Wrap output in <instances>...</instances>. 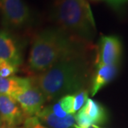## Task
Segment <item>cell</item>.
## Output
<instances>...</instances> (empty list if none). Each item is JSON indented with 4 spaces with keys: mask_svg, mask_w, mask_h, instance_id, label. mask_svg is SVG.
Segmentation results:
<instances>
[{
    "mask_svg": "<svg viewBox=\"0 0 128 128\" xmlns=\"http://www.w3.org/2000/svg\"><path fill=\"white\" fill-rule=\"evenodd\" d=\"M97 66L92 85V96H95L102 88L110 82L114 78L118 70L117 66L97 65Z\"/></svg>",
    "mask_w": 128,
    "mask_h": 128,
    "instance_id": "30bf717a",
    "label": "cell"
},
{
    "mask_svg": "<svg viewBox=\"0 0 128 128\" xmlns=\"http://www.w3.org/2000/svg\"><path fill=\"white\" fill-rule=\"evenodd\" d=\"M60 105L64 112L68 114H74L73 111V102L74 97L73 95H66L60 98L58 100Z\"/></svg>",
    "mask_w": 128,
    "mask_h": 128,
    "instance_id": "2e32d148",
    "label": "cell"
},
{
    "mask_svg": "<svg viewBox=\"0 0 128 128\" xmlns=\"http://www.w3.org/2000/svg\"><path fill=\"white\" fill-rule=\"evenodd\" d=\"M82 108L89 119L96 126L98 124L102 123L106 119V113L102 106L90 98H88Z\"/></svg>",
    "mask_w": 128,
    "mask_h": 128,
    "instance_id": "7c38bea8",
    "label": "cell"
},
{
    "mask_svg": "<svg viewBox=\"0 0 128 128\" xmlns=\"http://www.w3.org/2000/svg\"><path fill=\"white\" fill-rule=\"evenodd\" d=\"M73 95L74 97L73 111L76 113L77 111L80 110L86 104L88 98V91L82 89Z\"/></svg>",
    "mask_w": 128,
    "mask_h": 128,
    "instance_id": "5bb4252c",
    "label": "cell"
},
{
    "mask_svg": "<svg viewBox=\"0 0 128 128\" xmlns=\"http://www.w3.org/2000/svg\"><path fill=\"white\" fill-rule=\"evenodd\" d=\"M0 59L8 61L16 67L21 64V56L15 41L7 32H0Z\"/></svg>",
    "mask_w": 128,
    "mask_h": 128,
    "instance_id": "ba28073f",
    "label": "cell"
},
{
    "mask_svg": "<svg viewBox=\"0 0 128 128\" xmlns=\"http://www.w3.org/2000/svg\"><path fill=\"white\" fill-rule=\"evenodd\" d=\"M0 118L4 124L16 127L26 118L18 102L12 96L0 94Z\"/></svg>",
    "mask_w": 128,
    "mask_h": 128,
    "instance_id": "52a82bcc",
    "label": "cell"
},
{
    "mask_svg": "<svg viewBox=\"0 0 128 128\" xmlns=\"http://www.w3.org/2000/svg\"><path fill=\"white\" fill-rule=\"evenodd\" d=\"M108 1H109L110 3H112L113 4H120L128 0H108Z\"/></svg>",
    "mask_w": 128,
    "mask_h": 128,
    "instance_id": "d6986e66",
    "label": "cell"
},
{
    "mask_svg": "<svg viewBox=\"0 0 128 128\" xmlns=\"http://www.w3.org/2000/svg\"><path fill=\"white\" fill-rule=\"evenodd\" d=\"M18 102L26 118L36 116L42 109L46 99L39 88L30 82L12 96Z\"/></svg>",
    "mask_w": 128,
    "mask_h": 128,
    "instance_id": "5b68a950",
    "label": "cell"
},
{
    "mask_svg": "<svg viewBox=\"0 0 128 128\" xmlns=\"http://www.w3.org/2000/svg\"></svg>",
    "mask_w": 128,
    "mask_h": 128,
    "instance_id": "7402d4cb",
    "label": "cell"
},
{
    "mask_svg": "<svg viewBox=\"0 0 128 128\" xmlns=\"http://www.w3.org/2000/svg\"><path fill=\"white\" fill-rule=\"evenodd\" d=\"M2 124V120H1V118H0V125Z\"/></svg>",
    "mask_w": 128,
    "mask_h": 128,
    "instance_id": "44dd1931",
    "label": "cell"
},
{
    "mask_svg": "<svg viewBox=\"0 0 128 128\" xmlns=\"http://www.w3.org/2000/svg\"><path fill=\"white\" fill-rule=\"evenodd\" d=\"M0 128H17L16 127H13V126H9V125H7L6 124H2L0 125Z\"/></svg>",
    "mask_w": 128,
    "mask_h": 128,
    "instance_id": "ffe728a7",
    "label": "cell"
},
{
    "mask_svg": "<svg viewBox=\"0 0 128 128\" xmlns=\"http://www.w3.org/2000/svg\"><path fill=\"white\" fill-rule=\"evenodd\" d=\"M0 12L5 26L21 28L28 25L32 12L24 0H0Z\"/></svg>",
    "mask_w": 128,
    "mask_h": 128,
    "instance_id": "277c9868",
    "label": "cell"
},
{
    "mask_svg": "<svg viewBox=\"0 0 128 128\" xmlns=\"http://www.w3.org/2000/svg\"><path fill=\"white\" fill-rule=\"evenodd\" d=\"M36 117L42 122L52 128H75V115L68 114L64 118L57 117L51 111L50 107L42 108Z\"/></svg>",
    "mask_w": 128,
    "mask_h": 128,
    "instance_id": "9c48e42d",
    "label": "cell"
},
{
    "mask_svg": "<svg viewBox=\"0 0 128 128\" xmlns=\"http://www.w3.org/2000/svg\"><path fill=\"white\" fill-rule=\"evenodd\" d=\"M17 70V67L3 59H0V77L9 78L14 76Z\"/></svg>",
    "mask_w": 128,
    "mask_h": 128,
    "instance_id": "9a60e30c",
    "label": "cell"
},
{
    "mask_svg": "<svg viewBox=\"0 0 128 128\" xmlns=\"http://www.w3.org/2000/svg\"><path fill=\"white\" fill-rule=\"evenodd\" d=\"M51 111L53 112V113L56 115L57 117L60 118H64L65 117H66L68 114H66L65 112H64L63 109L61 108L59 102L58 101L56 103H55L54 105L50 106Z\"/></svg>",
    "mask_w": 128,
    "mask_h": 128,
    "instance_id": "ac0fdd59",
    "label": "cell"
},
{
    "mask_svg": "<svg viewBox=\"0 0 128 128\" xmlns=\"http://www.w3.org/2000/svg\"><path fill=\"white\" fill-rule=\"evenodd\" d=\"M52 18L60 28L80 41H87L95 29L90 6L86 0H55Z\"/></svg>",
    "mask_w": 128,
    "mask_h": 128,
    "instance_id": "3957f363",
    "label": "cell"
},
{
    "mask_svg": "<svg viewBox=\"0 0 128 128\" xmlns=\"http://www.w3.org/2000/svg\"><path fill=\"white\" fill-rule=\"evenodd\" d=\"M76 119V125L75 128H90V127L98 128L92 122V121L89 119V118L86 114L83 108L78 111V112L75 115Z\"/></svg>",
    "mask_w": 128,
    "mask_h": 128,
    "instance_id": "4fadbf2b",
    "label": "cell"
},
{
    "mask_svg": "<svg viewBox=\"0 0 128 128\" xmlns=\"http://www.w3.org/2000/svg\"><path fill=\"white\" fill-rule=\"evenodd\" d=\"M31 82L32 79L30 78H19L16 76L9 78L0 77V94L12 97Z\"/></svg>",
    "mask_w": 128,
    "mask_h": 128,
    "instance_id": "8fae6325",
    "label": "cell"
},
{
    "mask_svg": "<svg viewBox=\"0 0 128 128\" xmlns=\"http://www.w3.org/2000/svg\"><path fill=\"white\" fill-rule=\"evenodd\" d=\"M82 43L60 28L42 31L32 42L28 59L29 70L41 73L62 60L81 54Z\"/></svg>",
    "mask_w": 128,
    "mask_h": 128,
    "instance_id": "6da1fadb",
    "label": "cell"
},
{
    "mask_svg": "<svg viewBox=\"0 0 128 128\" xmlns=\"http://www.w3.org/2000/svg\"><path fill=\"white\" fill-rule=\"evenodd\" d=\"M24 128H48L41 124L36 116L26 118L24 121Z\"/></svg>",
    "mask_w": 128,
    "mask_h": 128,
    "instance_id": "e0dca14e",
    "label": "cell"
},
{
    "mask_svg": "<svg viewBox=\"0 0 128 128\" xmlns=\"http://www.w3.org/2000/svg\"><path fill=\"white\" fill-rule=\"evenodd\" d=\"M122 54V45L120 39L114 36L101 38L100 50L97 58V65L117 66Z\"/></svg>",
    "mask_w": 128,
    "mask_h": 128,
    "instance_id": "8992f818",
    "label": "cell"
},
{
    "mask_svg": "<svg viewBox=\"0 0 128 128\" xmlns=\"http://www.w3.org/2000/svg\"><path fill=\"white\" fill-rule=\"evenodd\" d=\"M87 75L86 64L81 54L62 60L39 73L32 81L39 88L46 100H55L82 90Z\"/></svg>",
    "mask_w": 128,
    "mask_h": 128,
    "instance_id": "7a4b0ae2",
    "label": "cell"
}]
</instances>
